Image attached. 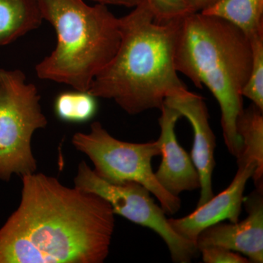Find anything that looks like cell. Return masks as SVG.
Here are the masks:
<instances>
[{
	"instance_id": "ffe728a7",
	"label": "cell",
	"mask_w": 263,
	"mask_h": 263,
	"mask_svg": "<svg viewBox=\"0 0 263 263\" xmlns=\"http://www.w3.org/2000/svg\"><path fill=\"white\" fill-rule=\"evenodd\" d=\"M91 1L95 2L98 4L117 5V6L133 8L141 3L143 0H91Z\"/></svg>"
},
{
	"instance_id": "ba28073f",
	"label": "cell",
	"mask_w": 263,
	"mask_h": 263,
	"mask_svg": "<svg viewBox=\"0 0 263 263\" xmlns=\"http://www.w3.org/2000/svg\"><path fill=\"white\" fill-rule=\"evenodd\" d=\"M247 216L237 222H219L205 228L197 237L198 251L220 247L243 254L250 262H263V190L255 189L245 197Z\"/></svg>"
},
{
	"instance_id": "7c38bea8",
	"label": "cell",
	"mask_w": 263,
	"mask_h": 263,
	"mask_svg": "<svg viewBox=\"0 0 263 263\" xmlns=\"http://www.w3.org/2000/svg\"><path fill=\"white\" fill-rule=\"evenodd\" d=\"M240 141L237 164L253 163L256 171L252 179L256 189L263 190V110L252 104L243 109L236 122Z\"/></svg>"
},
{
	"instance_id": "9a60e30c",
	"label": "cell",
	"mask_w": 263,
	"mask_h": 263,
	"mask_svg": "<svg viewBox=\"0 0 263 263\" xmlns=\"http://www.w3.org/2000/svg\"><path fill=\"white\" fill-rule=\"evenodd\" d=\"M97 98L89 91H65L56 97L53 103L55 115L67 123H85L95 117L98 111Z\"/></svg>"
},
{
	"instance_id": "e0dca14e",
	"label": "cell",
	"mask_w": 263,
	"mask_h": 263,
	"mask_svg": "<svg viewBox=\"0 0 263 263\" xmlns=\"http://www.w3.org/2000/svg\"><path fill=\"white\" fill-rule=\"evenodd\" d=\"M156 21L167 22L187 15V7L183 0H146Z\"/></svg>"
},
{
	"instance_id": "d6986e66",
	"label": "cell",
	"mask_w": 263,
	"mask_h": 263,
	"mask_svg": "<svg viewBox=\"0 0 263 263\" xmlns=\"http://www.w3.org/2000/svg\"><path fill=\"white\" fill-rule=\"evenodd\" d=\"M219 1V0H183L190 13L204 11Z\"/></svg>"
},
{
	"instance_id": "277c9868",
	"label": "cell",
	"mask_w": 263,
	"mask_h": 263,
	"mask_svg": "<svg viewBox=\"0 0 263 263\" xmlns=\"http://www.w3.org/2000/svg\"><path fill=\"white\" fill-rule=\"evenodd\" d=\"M57 34L53 51L35 66L41 80L88 91L111 61L121 40L120 20L107 5L84 0H37Z\"/></svg>"
},
{
	"instance_id": "ac0fdd59",
	"label": "cell",
	"mask_w": 263,
	"mask_h": 263,
	"mask_svg": "<svg viewBox=\"0 0 263 263\" xmlns=\"http://www.w3.org/2000/svg\"><path fill=\"white\" fill-rule=\"evenodd\" d=\"M205 263H249L243 254L220 247H204L199 250Z\"/></svg>"
},
{
	"instance_id": "9c48e42d",
	"label": "cell",
	"mask_w": 263,
	"mask_h": 263,
	"mask_svg": "<svg viewBox=\"0 0 263 263\" xmlns=\"http://www.w3.org/2000/svg\"><path fill=\"white\" fill-rule=\"evenodd\" d=\"M255 171L253 163L238 164L233 181L224 191L197 206L189 215L168 219L170 226L178 235L196 246L197 237L205 228L224 220L239 221L246 186Z\"/></svg>"
},
{
	"instance_id": "7a4b0ae2",
	"label": "cell",
	"mask_w": 263,
	"mask_h": 263,
	"mask_svg": "<svg viewBox=\"0 0 263 263\" xmlns=\"http://www.w3.org/2000/svg\"><path fill=\"white\" fill-rule=\"evenodd\" d=\"M182 18L157 22L146 0L119 18L117 53L88 91L95 98L114 100L126 113L137 115L160 110L166 99L187 91L175 65Z\"/></svg>"
},
{
	"instance_id": "5bb4252c",
	"label": "cell",
	"mask_w": 263,
	"mask_h": 263,
	"mask_svg": "<svg viewBox=\"0 0 263 263\" xmlns=\"http://www.w3.org/2000/svg\"><path fill=\"white\" fill-rule=\"evenodd\" d=\"M202 13L234 24L249 39L263 32V0H219Z\"/></svg>"
},
{
	"instance_id": "52a82bcc",
	"label": "cell",
	"mask_w": 263,
	"mask_h": 263,
	"mask_svg": "<svg viewBox=\"0 0 263 263\" xmlns=\"http://www.w3.org/2000/svg\"><path fill=\"white\" fill-rule=\"evenodd\" d=\"M74 186L103 197L110 204L114 214L153 230L167 245L173 262H190L200 253L196 246L174 231L163 209L156 203L152 193L140 183L108 182L82 161L78 167Z\"/></svg>"
},
{
	"instance_id": "4fadbf2b",
	"label": "cell",
	"mask_w": 263,
	"mask_h": 263,
	"mask_svg": "<svg viewBox=\"0 0 263 263\" xmlns=\"http://www.w3.org/2000/svg\"><path fill=\"white\" fill-rule=\"evenodd\" d=\"M43 21L37 0H0V46L39 28Z\"/></svg>"
},
{
	"instance_id": "30bf717a",
	"label": "cell",
	"mask_w": 263,
	"mask_h": 263,
	"mask_svg": "<svg viewBox=\"0 0 263 263\" xmlns=\"http://www.w3.org/2000/svg\"><path fill=\"white\" fill-rule=\"evenodd\" d=\"M164 104L176 109L191 124L194 142L191 158L200 181V195L197 206L214 196L212 176L215 167L216 138L209 122L205 100L200 95L187 91L166 99Z\"/></svg>"
},
{
	"instance_id": "3957f363",
	"label": "cell",
	"mask_w": 263,
	"mask_h": 263,
	"mask_svg": "<svg viewBox=\"0 0 263 263\" xmlns=\"http://www.w3.org/2000/svg\"><path fill=\"white\" fill-rule=\"evenodd\" d=\"M252 62L250 41L234 24L202 12L181 18L175 53L176 70L197 87L206 86L217 100L224 143L235 157L240 149L236 122L245 109L242 91Z\"/></svg>"
},
{
	"instance_id": "2e32d148",
	"label": "cell",
	"mask_w": 263,
	"mask_h": 263,
	"mask_svg": "<svg viewBox=\"0 0 263 263\" xmlns=\"http://www.w3.org/2000/svg\"><path fill=\"white\" fill-rule=\"evenodd\" d=\"M252 62L249 79L242 95L263 110V32L249 38Z\"/></svg>"
},
{
	"instance_id": "5b68a950",
	"label": "cell",
	"mask_w": 263,
	"mask_h": 263,
	"mask_svg": "<svg viewBox=\"0 0 263 263\" xmlns=\"http://www.w3.org/2000/svg\"><path fill=\"white\" fill-rule=\"evenodd\" d=\"M37 86L23 71L0 69V179L34 174L33 135L48 125Z\"/></svg>"
},
{
	"instance_id": "6da1fadb",
	"label": "cell",
	"mask_w": 263,
	"mask_h": 263,
	"mask_svg": "<svg viewBox=\"0 0 263 263\" xmlns=\"http://www.w3.org/2000/svg\"><path fill=\"white\" fill-rule=\"evenodd\" d=\"M19 206L0 229V263H103L115 228L110 204L42 173L22 176Z\"/></svg>"
},
{
	"instance_id": "8fae6325",
	"label": "cell",
	"mask_w": 263,
	"mask_h": 263,
	"mask_svg": "<svg viewBox=\"0 0 263 263\" xmlns=\"http://www.w3.org/2000/svg\"><path fill=\"white\" fill-rule=\"evenodd\" d=\"M159 118L160 143L162 162L155 172L156 179L171 195L179 197L183 192H191L200 187V176L188 155L178 141L176 124L181 115L176 109L164 104Z\"/></svg>"
},
{
	"instance_id": "8992f818",
	"label": "cell",
	"mask_w": 263,
	"mask_h": 263,
	"mask_svg": "<svg viewBox=\"0 0 263 263\" xmlns=\"http://www.w3.org/2000/svg\"><path fill=\"white\" fill-rule=\"evenodd\" d=\"M76 150L89 157L95 174L113 183L136 182L146 187L160 203L167 215L181 208L179 197L171 195L158 182L152 168L154 157L161 155L157 141L129 143L118 140L101 123L94 122L88 133H76L72 138Z\"/></svg>"
}]
</instances>
